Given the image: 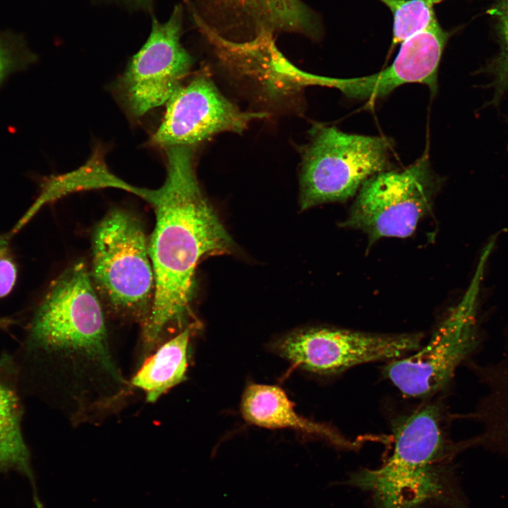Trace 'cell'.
<instances>
[{"instance_id":"cell-1","label":"cell","mask_w":508,"mask_h":508,"mask_svg":"<svg viewBox=\"0 0 508 508\" xmlns=\"http://www.w3.org/2000/svg\"><path fill=\"white\" fill-rule=\"evenodd\" d=\"M167 176L150 190L155 225L148 243L155 276L150 315L142 326L143 351L148 356L170 326L188 310L194 275L204 257L229 253L233 241L202 193L195 168L194 147H168Z\"/></svg>"},{"instance_id":"cell-2","label":"cell","mask_w":508,"mask_h":508,"mask_svg":"<svg viewBox=\"0 0 508 508\" xmlns=\"http://www.w3.org/2000/svg\"><path fill=\"white\" fill-rule=\"evenodd\" d=\"M394 447L375 469H361L349 483L373 497L376 508H423L436 503L463 508L448 459L458 452L446 440L440 413L428 404L401 418L394 427Z\"/></svg>"},{"instance_id":"cell-3","label":"cell","mask_w":508,"mask_h":508,"mask_svg":"<svg viewBox=\"0 0 508 508\" xmlns=\"http://www.w3.org/2000/svg\"><path fill=\"white\" fill-rule=\"evenodd\" d=\"M92 251L96 291L113 313L143 326L152 308L155 276L140 221L126 210H111L94 231Z\"/></svg>"},{"instance_id":"cell-4","label":"cell","mask_w":508,"mask_h":508,"mask_svg":"<svg viewBox=\"0 0 508 508\" xmlns=\"http://www.w3.org/2000/svg\"><path fill=\"white\" fill-rule=\"evenodd\" d=\"M302 153V210L353 197L373 175L389 167L391 142L382 136L344 133L316 125Z\"/></svg>"},{"instance_id":"cell-5","label":"cell","mask_w":508,"mask_h":508,"mask_svg":"<svg viewBox=\"0 0 508 508\" xmlns=\"http://www.w3.org/2000/svg\"><path fill=\"white\" fill-rule=\"evenodd\" d=\"M436 181L427 155L403 170H386L368 179L342 225L365 233L370 244L406 238L431 209Z\"/></svg>"},{"instance_id":"cell-6","label":"cell","mask_w":508,"mask_h":508,"mask_svg":"<svg viewBox=\"0 0 508 508\" xmlns=\"http://www.w3.org/2000/svg\"><path fill=\"white\" fill-rule=\"evenodd\" d=\"M421 339L418 333L380 334L313 328L279 339L272 350L302 370L333 375L363 363L401 358L418 350Z\"/></svg>"},{"instance_id":"cell-7","label":"cell","mask_w":508,"mask_h":508,"mask_svg":"<svg viewBox=\"0 0 508 508\" xmlns=\"http://www.w3.org/2000/svg\"><path fill=\"white\" fill-rule=\"evenodd\" d=\"M182 19L179 6L166 22L154 19L146 42L119 79V95L131 116L140 117L166 103L189 73L193 58L181 43Z\"/></svg>"},{"instance_id":"cell-8","label":"cell","mask_w":508,"mask_h":508,"mask_svg":"<svg viewBox=\"0 0 508 508\" xmlns=\"http://www.w3.org/2000/svg\"><path fill=\"white\" fill-rule=\"evenodd\" d=\"M267 116L264 111L241 110L202 72L181 83L171 95L152 142L165 149L195 147L219 133H241L250 122Z\"/></svg>"},{"instance_id":"cell-9","label":"cell","mask_w":508,"mask_h":508,"mask_svg":"<svg viewBox=\"0 0 508 508\" xmlns=\"http://www.w3.org/2000/svg\"><path fill=\"white\" fill-rule=\"evenodd\" d=\"M478 345L468 313L458 308L440 323L423 348L389 361L383 373L403 395L427 397L450 383L457 367Z\"/></svg>"},{"instance_id":"cell-10","label":"cell","mask_w":508,"mask_h":508,"mask_svg":"<svg viewBox=\"0 0 508 508\" xmlns=\"http://www.w3.org/2000/svg\"><path fill=\"white\" fill-rule=\"evenodd\" d=\"M195 22L219 61L227 70L253 83L271 99L291 98L309 85H320L321 75L294 66L279 52L274 33L262 30L243 42L227 39L197 14Z\"/></svg>"},{"instance_id":"cell-11","label":"cell","mask_w":508,"mask_h":508,"mask_svg":"<svg viewBox=\"0 0 508 508\" xmlns=\"http://www.w3.org/2000/svg\"><path fill=\"white\" fill-rule=\"evenodd\" d=\"M449 34L436 19L427 28L402 42L388 67L362 77H328L327 86L339 90L348 97L369 100L385 97L406 83L425 84L435 92L438 67Z\"/></svg>"},{"instance_id":"cell-12","label":"cell","mask_w":508,"mask_h":508,"mask_svg":"<svg viewBox=\"0 0 508 508\" xmlns=\"http://www.w3.org/2000/svg\"><path fill=\"white\" fill-rule=\"evenodd\" d=\"M209 8L234 25H248L254 36L262 30L289 32L312 38L321 35L315 13L301 0H205Z\"/></svg>"},{"instance_id":"cell-13","label":"cell","mask_w":508,"mask_h":508,"mask_svg":"<svg viewBox=\"0 0 508 508\" xmlns=\"http://www.w3.org/2000/svg\"><path fill=\"white\" fill-rule=\"evenodd\" d=\"M241 412L249 424L270 429L290 428L335 445H349L333 428L298 415L294 403L278 386L248 385L242 395Z\"/></svg>"},{"instance_id":"cell-14","label":"cell","mask_w":508,"mask_h":508,"mask_svg":"<svg viewBox=\"0 0 508 508\" xmlns=\"http://www.w3.org/2000/svg\"><path fill=\"white\" fill-rule=\"evenodd\" d=\"M192 329L186 327L158 346L131 380L132 387L144 392L147 402H155L186 379Z\"/></svg>"},{"instance_id":"cell-15","label":"cell","mask_w":508,"mask_h":508,"mask_svg":"<svg viewBox=\"0 0 508 508\" xmlns=\"http://www.w3.org/2000/svg\"><path fill=\"white\" fill-rule=\"evenodd\" d=\"M116 187L131 191L133 186L111 174L103 159L95 153L84 166L67 174L45 178L40 193L32 205L16 224L21 229L44 205L74 190L98 187Z\"/></svg>"},{"instance_id":"cell-16","label":"cell","mask_w":508,"mask_h":508,"mask_svg":"<svg viewBox=\"0 0 508 508\" xmlns=\"http://www.w3.org/2000/svg\"><path fill=\"white\" fill-rule=\"evenodd\" d=\"M22 412L13 381L0 372V471L15 469L33 480L30 452L21 429Z\"/></svg>"},{"instance_id":"cell-17","label":"cell","mask_w":508,"mask_h":508,"mask_svg":"<svg viewBox=\"0 0 508 508\" xmlns=\"http://www.w3.org/2000/svg\"><path fill=\"white\" fill-rule=\"evenodd\" d=\"M379 1L392 14V47L425 30L436 20L433 10L436 0Z\"/></svg>"},{"instance_id":"cell-18","label":"cell","mask_w":508,"mask_h":508,"mask_svg":"<svg viewBox=\"0 0 508 508\" xmlns=\"http://www.w3.org/2000/svg\"><path fill=\"white\" fill-rule=\"evenodd\" d=\"M500 51L488 67L492 78L495 100L508 90V0H498L493 8Z\"/></svg>"},{"instance_id":"cell-19","label":"cell","mask_w":508,"mask_h":508,"mask_svg":"<svg viewBox=\"0 0 508 508\" xmlns=\"http://www.w3.org/2000/svg\"><path fill=\"white\" fill-rule=\"evenodd\" d=\"M35 58L20 36L0 33V83L11 73L28 67Z\"/></svg>"},{"instance_id":"cell-20","label":"cell","mask_w":508,"mask_h":508,"mask_svg":"<svg viewBox=\"0 0 508 508\" xmlns=\"http://www.w3.org/2000/svg\"><path fill=\"white\" fill-rule=\"evenodd\" d=\"M17 279V269L6 240L0 236V298L7 296Z\"/></svg>"}]
</instances>
